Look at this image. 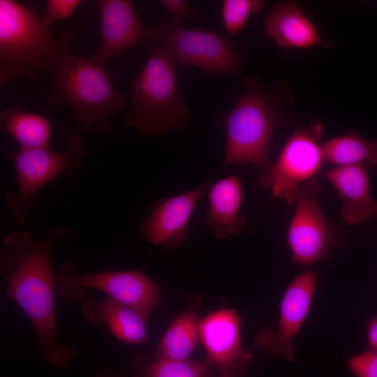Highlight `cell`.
I'll use <instances>...</instances> for the list:
<instances>
[{"instance_id":"16","label":"cell","mask_w":377,"mask_h":377,"mask_svg":"<svg viewBox=\"0 0 377 377\" xmlns=\"http://www.w3.org/2000/svg\"><path fill=\"white\" fill-rule=\"evenodd\" d=\"M80 312L91 324L106 327L124 343L135 345L147 342V320L126 305L108 297L89 296L82 304Z\"/></svg>"},{"instance_id":"5","label":"cell","mask_w":377,"mask_h":377,"mask_svg":"<svg viewBox=\"0 0 377 377\" xmlns=\"http://www.w3.org/2000/svg\"><path fill=\"white\" fill-rule=\"evenodd\" d=\"M287 121L266 87L253 77H246L243 93L223 116L227 136L223 165L247 164L266 170L271 164L268 150L272 136Z\"/></svg>"},{"instance_id":"6","label":"cell","mask_w":377,"mask_h":377,"mask_svg":"<svg viewBox=\"0 0 377 377\" xmlns=\"http://www.w3.org/2000/svg\"><path fill=\"white\" fill-rule=\"evenodd\" d=\"M86 288L103 292L108 298L135 309L146 320L161 300L158 286L140 269L80 274L72 263H66L56 272L55 292L65 299L78 302L84 297Z\"/></svg>"},{"instance_id":"13","label":"cell","mask_w":377,"mask_h":377,"mask_svg":"<svg viewBox=\"0 0 377 377\" xmlns=\"http://www.w3.org/2000/svg\"><path fill=\"white\" fill-rule=\"evenodd\" d=\"M98 5L100 41L91 57L96 62L105 65L135 46L156 38L155 25L148 26L141 22L133 1L99 0Z\"/></svg>"},{"instance_id":"18","label":"cell","mask_w":377,"mask_h":377,"mask_svg":"<svg viewBox=\"0 0 377 377\" xmlns=\"http://www.w3.org/2000/svg\"><path fill=\"white\" fill-rule=\"evenodd\" d=\"M209 212L205 225L215 236L226 238L243 230L245 218L239 214L242 186L235 175L225 177L207 188Z\"/></svg>"},{"instance_id":"15","label":"cell","mask_w":377,"mask_h":377,"mask_svg":"<svg viewBox=\"0 0 377 377\" xmlns=\"http://www.w3.org/2000/svg\"><path fill=\"white\" fill-rule=\"evenodd\" d=\"M324 175L337 191L342 201L341 215L348 224H362L376 217L377 203L370 195L369 165L336 166Z\"/></svg>"},{"instance_id":"4","label":"cell","mask_w":377,"mask_h":377,"mask_svg":"<svg viewBox=\"0 0 377 377\" xmlns=\"http://www.w3.org/2000/svg\"><path fill=\"white\" fill-rule=\"evenodd\" d=\"M45 98L52 106H69L75 124L81 129L101 133L110 130L109 119L126 103L104 65L73 54L54 72Z\"/></svg>"},{"instance_id":"25","label":"cell","mask_w":377,"mask_h":377,"mask_svg":"<svg viewBox=\"0 0 377 377\" xmlns=\"http://www.w3.org/2000/svg\"><path fill=\"white\" fill-rule=\"evenodd\" d=\"M160 4L170 14L171 20L177 25L182 26L184 22L198 15L196 10L186 0H161Z\"/></svg>"},{"instance_id":"26","label":"cell","mask_w":377,"mask_h":377,"mask_svg":"<svg viewBox=\"0 0 377 377\" xmlns=\"http://www.w3.org/2000/svg\"><path fill=\"white\" fill-rule=\"evenodd\" d=\"M82 2L80 0H48L44 15L52 23L56 20H66Z\"/></svg>"},{"instance_id":"21","label":"cell","mask_w":377,"mask_h":377,"mask_svg":"<svg viewBox=\"0 0 377 377\" xmlns=\"http://www.w3.org/2000/svg\"><path fill=\"white\" fill-rule=\"evenodd\" d=\"M324 160L337 166L366 164L377 165V138L365 139L357 132L349 130L321 145Z\"/></svg>"},{"instance_id":"11","label":"cell","mask_w":377,"mask_h":377,"mask_svg":"<svg viewBox=\"0 0 377 377\" xmlns=\"http://www.w3.org/2000/svg\"><path fill=\"white\" fill-rule=\"evenodd\" d=\"M318 284L317 269L304 270L288 283L281 301L276 330L260 328L253 339L257 349L288 362L295 360L293 341L308 317Z\"/></svg>"},{"instance_id":"8","label":"cell","mask_w":377,"mask_h":377,"mask_svg":"<svg viewBox=\"0 0 377 377\" xmlns=\"http://www.w3.org/2000/svg\"><path fill=\"white\" fill-rule=\"evenodd\" d=\"M154 25L155 39L176 63L209 75L239 73L241 59L230 38L207 29H186L165 18Z\"/></svg>"},{"instance_id":"20","label":"cell","mask_w":377,"mask_h":377,"mask_svg":"<svg viewBox=\"0 0 377 377\" xmlns=\"http://www.w3.org/2000/svg\"><path fill=\"white\" fill-rule=\"evenodd\" d=\"M1 133H7L19 145L20 149H33L49 146L52 128L43 115L28 112L17 103L0 115Z\"/></svg>"},{"instance_id":"3","label":"cell","mask_w":377,"mask_h":377,"mask_svg":"<svg viewBox=\"0 0 377 377\" xmlns=\"http://www.w3.org/2000/svg\"><path fill=\"white\" fill-rule=\"evenodd\" d=\"M148 45L149 57L132 80L131 104L124 112V121L142 133L158 137L182 130L191 110L177 89L175 59L156 39Z\"/></svg>"},{"instance_id":"28","label":"cell","mask_w":377,"mask_h":377,"mask_svg":"<svg viewBox=\"0 0 377 377\" xmlns=\"http://www.w3.org/2000/svg\"><path fill=\"white\" fill-rule=\"evenodd\" d=\"M94 377H121L114 370L108 369L102 372L98 373Z\"/></svg>"},{"instance_id":"27","label":"cell","mask_w":377,"mask_h":377,"mask_svg":"<svg viewBox=\"0 0 377 377\" xmlns=\"http://www.w3.org/2000/svg\"><path fill=\"white\" fill-rule=\"evenodd\" d=\"M367 336L369 349L377 350V316L369 319L367 324Z\"/></svg>"},{"instance_id":"23","label":"cell","mask_w":377,"mask_h":377,"mask_svg":"<svg viewBox=\"0 0 377 377\" xmlns=\"http://www.w3.org/2000/svg\"><path fill=\"white\" fill-rule=\"evenodd\" d=\"M265 8V2L261 0H224L221 15L226 30L231 36L237 35L252 14L260 13Z\"/></svg>"},{"instance_id":"24","label":"cell","mask_w":377,"mask_h":377,"mask_svg":"<svg viewBox=\"0 0 377 377\" xmlns=\"http://www.w3.org/2000/svg\"><path fill=\"white\" fill-rule=\"evenodd\" d=\"M347 364L356 377H377V350L360 353L350 357Z\"/></svg>"},{"instance_id":"10","label":"cell","mask_w":377,"mask_h":377,"mask_svg":"<svg viewBox=\"0 0 377 377\" xmlns=\"http://www.w3.org/2000/svg\"><path fill=\"white\" fill-rule=\"evenodd\" d=\"M319 121L300 126L286 142L278 158L263 171L258 183L274 196L293 204L299 187L311 180L324 161Z\"/></svg>"},{"instance_id":"29","label":"cell","mask_w":377,"mask_h":377,"mask_svg":"<svg viewBox=\"0 0 377 377\" xmlns=\"http://www.w3.org/2000/svg\"><path fill=\"white\" fill-rule=\"evenodd\" d=\"M376 220H377V214H376Z\"/></svg>"},{"instance_id":"1","label":"cell","mask_w":377,"mask_h":377,"mask_svg":"<svg viewBox=\"0 0 377 377\" xmlns=\"http://www.w3.org/2000/svg\"><path fill=\"white\" fill-rule=\"evenodd\" d=\"M67 227L51 228L36 239L27 230H13L3 237L0 256L1 288L5 297L24 311L36 334L41 357L50 366L64 370L75 354L73 347L58 342L54 279L50 249L57 239H73Z\"/></svg>"},{"instance_id":"12","label":"cell","mask_w":377,"mask_h":377,"mask_svg":"<svg viewBox=\"0 0 377 377\" xmlns=\"http://www.w3.org/2000/svg\"><path fill=\"white\" fill-rule=\"evenodd\" d=\"M200 339L215 377H243L253 362L251 351L243 346L235 309H220L201 318Z\"/></svg>"},{"instance_id":"17","label":"cell","mask_w":377,"mask_h":377,"mask_svg":"<svg viewBox=\"0 0 377 377\" xmlns=\"http://www.w3.org/2000/svg\"><path fill=\"white\" fill-rule=\"evenodd\" d=\"M265 32L283 48L309 49L329 46L320 40L318 29L296 1L277 3L264 19Z\"/></svg>"},{"instance_id":"9","label":"cell","mask_w":377,"mask_h":377,"mask_svg":"<svg viewBox=\"0 0 377 377\" xmlns=\"http://www.w3.org/2000/svg\"><path fill=\"white\" fill-rule=\"evenodd\" d=\"M315 179L302 184L295 198V209L288 228L293 260L302 266L328 263L332 252L342 245L338 229L325 216Z\"/></svg>"},{"instance_id":"7","label":"cell","mask_w":377,"mask_h":377,"mask_svg":"<svg viewBox=\"0 0 377 377\" xmlns=\"http://www.w3.org/2000/svg\"><path fill=\"white\" fill-rule=\"evenodd\" d=\"M65 151L58 152L50 146L20 149L8 156L17 177V188L6 195V203L16 222L23 224L28 216L33 195L66 170L78 171L86 156L82 139L71 134L64 140Z\"/></svg>"},{"instance_id":"14","label":"cell","mask_w":377,"mask_h":377,"mask_svg":"<svg viewBox=\"0 0 377 377\" xmlns=\"http://www.w3.org/2000/svg\"><path fill=\"white\" fill-rule=\"evenodd\" d=\"M209 182L191 191L153 204L142 225L143 233L154 245L165 249L181 246L187 237L189 221Z\"/></svg>"},{"instance_id":"2","label":"cell","mask_w":377,"mask_h":377,"mask_svg":"<svg viewBox=\"0 0 377 377\" xmlns=\"http://www.w3.org/2000/svg\"><path fill=\"white\" fill-rule=\"evenodd\" d=\"M53 24L38 16L31 6L0 0V87L21 77L33 78L54 72L71 52L73 32L64 30L58 38Z\"/></svg>"},{"instance_id":"19","label":"cell","mask_w":377,"mask_h":377,"mask_svg":"<svg viewBox=\"0 0 377 377\" xmlns=\"http://www.w3.org/2000/svg\"><path fill=\"white\" fill-rule=\"evenodd\" d=\"M200 296L183 312L172 320L158 341L154 357L174 360H186L200 342V320L198 309Z\"/></svg>"},{"instance_id":"22","label":"cell","mask_w":377,"mask_h":377,"mask_svg":"<svg viewBox=\"0 0 377 377\" xmlns=\"http://www.w3.org/2000/svg\"><path fill=\"white\" fill-rule=\"evenodd\" d=\"M132 376L215 377V374L207 360H174L139 353L132 360Z\"/></svg>"}]
</instances>
